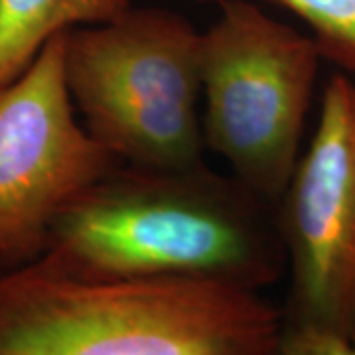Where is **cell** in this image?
<instances>
[{
	"label": "cell",
	"instance_id": "obj_7",
	"mask_svg": "<svg viewBox=\"0 0 355 355\" xmlns=\"http://www.w3.org/2000/svg\"><path fill=\"white\" fill-rule=\"evenodd\" d=\"M130 0H0V89L34 62L51 38L107 22Z\"/></svg>",
	"mask_w": 355,
	"mask_h": 355
},
{
	"label": "cell",
	"instance_id": "obj_1",
	"mask_svg": "<svg viewBox=\"0 0 355 355\" xmlns=\"http://www.w3.org/2000/svg\"><path fill=\"white\" fill-rule=\"evenodd\" d=\"M85 279H200L265 291L286 272L277 209L202 164H116L77 200L42 257Z\"/></svg>",
	"mask_w": 355,
	"mask_h": 355
},
{
	"label": "cell",
	"instance_id": "obj_6",
	"mask_svg": "<svg viewBox=\"0 0 355 355\" xmlns=\"http://www.w3.org/2000/svg\"><path fill=\"white\" fill-rule=\"evenodd\" d=\"M291 277L284 324L355 331V83L331 73L318 125L275 205Z\"/></svg>",
	"mask_w": 355,
	"mask_h": 355
},
{
	"label": "cell",
	"instance_id": "obj_8",
	"mask_svg": "<svg viewBox=\"0 0 355 355\" xmlns=\"http://www.w3.org/2000/svg\"><path fill=\"white\" fill-rule=\"evenodd\" d=\"M221 4L225 0H193ZM304 22L324 60L355 73V0H263Z\"/></svg>",
	"mask_w": 355,
	"mask_h": 355
},
{
	"label": "cell",
	"instance_id": "obj_2",
	"mask_svg": "<svg viewBox=\"0 0 355 355\" xmlns=\"http://www.w3.org/2000/svg\"><path fill=\"white\" fill-rule=\"evenodd\" d=\"M282 308L200 279H85L44 259L0 275V355H279Z\"/></svg>",
	"mask_w": 355,
	"mask_h": 355
},
{
	"label": "cell",
	"instance_id": "obj_3",
	"mask_svg": "<svg viewBox=\"0 0 355 355\" xmlns=\"http://www.w3.org/2000/svg\"><path fill=\"white\" fill-rule=\"evenodd\" d=\"M200 38L182 14L128 6L65 32V85L89 137L119 164L203 162Z\"/></svg>",
	"mask_w": 355,
	"mask_h": 355
},
{
	"label": "cell",
	"instance_id": "obj_4",
	"mask_svg": "<svg viewBox=\"0 0 355 355\" xmlns=\"http://www.w3.org/2000/svg\"><path fill=\"white\" fill-rule=\"evenodd\" d=\"M200 38L205 148L277 205L302 154L320 64L316 40L253 0H225Z\"/></svg>",
	"mask_w": 355,
	"mask_h": 355
},
{
	"label": "cell",
	"instance_id": "obj_10",
	"mask_svg": "<svg viewBox=\"0 0 355 355\" xmlns=\"http://www.w3.org/2000/svg\"><path fill=\"white\" fill-rule=\"evenodd\" d=\"M352 342L355 343V331H354V336H352Z\"/></svg>",
	"mask_w": 355,
	"mask_h": 355
},
{
	"label": "cell",
	"instance_id": "obj_9",
	"mask_svg": "<svg viewBox=\"0 0 355 355\" xmlns=\"http://www.w3.org/2000/svg\"><path fill=\"white\" fill-rule=\"evenodd\" d=\"M279 355H355V343L331 331L284 324Z\"/></svg>",
	"mask_w": 355,
	"mask_h": 355
},
{
	"label": "cell",
	"instance_id": "obj_5",
	"mask_svg": "<svg viewBox=\"0 0 355 355\" xmlns=\"http://www.w3.org/2000/svg\"><path fill=\"white\" fill-rule=\"evenodd\" d=\"M64 50L65 32L0 89V275L42 259L65 211L119 164L77 116Z\"/></svg>",
	"mask_w": 355,
	"mask_h": 355
}]
</instances>
